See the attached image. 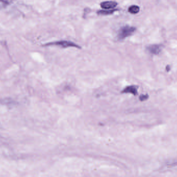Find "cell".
Masks as SVG:
<instances>
[{
    "mask_svg": "<svg viewBox=\"0 0 177 177\" xmlns=\"http://www.w3.org/2000/svg\"><path fill=\"white\" fill-rule=\"evenodd\" d=\"M44 46H56L61 47L62 48H66L69 47H73V48H77V49H81V47L79 46V45L76 44L74 42L69 41H65V40H62V41H56L54 42H48Z\"/></svg>",
    "mask_w": 177,
    "mask_h": 177,
    "instance_id": "cell-2",
    "label": "cell"
},
{
    "mask_svg": "<svg viewBox=\"0 0 177 177\" xmlns=\"http://www.w3.org/2000/svg\"><path fill=\"white\" fill-rule=\"evenodd\" d=\"M149 96L147 94H143L141 95V96L139 97V100L141 101H144V100H146L148 99Z\"/></svg>",
    "mask_w": 177,
    "mask_h": 177,
    "instance_id": "cell-9",
    "label": "cell"
},
{
    "mask_svg": "<svg viewBox=\"0 0 177 177\" xmlns=\"http://www.w3.org/2000/svg\"><path fill=\"white\" fill-rule=\"evenodd\" d=\"M118 9H113V10H99L97 12V14L98 15H109L112 14H114L115 12L118 10Z\"/></svg>",
    "mask_w": 177,
    "mask_h": 177,
    "instance_id": "cell-6",
    "label": "cell"
},
{
    "mask_svg": "<svg viewBox=\"0 0 177 177\" xmlns=\"http://www.w3.org/2000/svg\"><path fill=\"white\" fill-rule=\"evenodd\" d=\"M14 0H0V10L6 8Z\"/></svg>",
    "mask_w": 177,
    "mask_h": 177,
    "instance_id": "cell-7",
    "label": "cell"
},
{
    "mask_svg": "<svg viewBox=\"0 0 177 177\" xmlns=\"http://www.w3.org/2000/svg\"><path fill=\"white\" fill-rule=\"evenodd\" d=\"M140 10V8L137 5H133L132 6H129L128 9V11L129 13L132 14H138Z\"/></svg>",
    "mask_w": 177,
    "mask_h": 177,
    "instance_id": "cell-8",
    "label": "cell"
},
{
    "mask_svg": "<svg viewBox=\"0 0 177 177\" xmlns=\"http://www.w3.org/2000/svg\"><path fill=\"white\" fill-rule=\"evenodd\" d=\"M118 3L113 1H106L100 3V6L104 10H113L117 6Z\"/></svg>",
    "mask_w": 177,
    "mask_h": 177,
    "instance_id": "cell-4",
    "label": "cell"
},
{
    "mask_svg": "<svg viewBox=\"0 0 177 177\" xmlns=\"http://www.w3.org/2000/svg\"><path fill=\"white\" fill-rule=\"evenodd\" d=\"M162 45H151L147 47V49L150 54L154 55H158L161 52L162 50Z\"/></svg>",
    "mask_w": 177,
    "mask_h": 177,
    "instance_id": "cell-3",
    "label": "cell"
},
{
    "mask_svg": "<svg viewBox=\"0 0 177 177\" xmlns=\"http://www.w3.org/2000/svg\"><path fill=\"white\" fill-rule=\"evenodd\" d=\"M136 30V28L134 27L126 25L120 29L118 33V39L120 41L123 40L130 36Z\"/></svg>",
    "mask_w": 177,
    "mask_h": 177,
    "instance_id": "cell-1",
    "label": "cell"
},
{
    "mask_svg": "<svg viewBox=\"0 0 177 177\" xmlns=\"http://www.w3.org/2000/svg\"><path fill=\"white\" fill-rule=\"evenodd\" d=\"M170 65H168L166 66V69L167 71H170Z\"/></svg>",
    "mask_w": 177,
    "mask_h": 177,
    "instance_id": "cell-10",
    "label": "cell"
},
{
    "mask_svg": "<svg viewBox=\"0 0 177 177\" xmlns=\"http://www.w3.org/2000/svg\"><path fill=\"white\" fill-rule=\"evenodd\" d=\"M121 93L123 94H132L134 96H136L138 94V87L134 86V85H131L125 87L124 88L123 90L121 91Z\"/></svg>",
    "mask_w": 177,
    "mask_h": 177,
    "instance_id": "cell-5",
    "label": "cell"
}]
</instances>
